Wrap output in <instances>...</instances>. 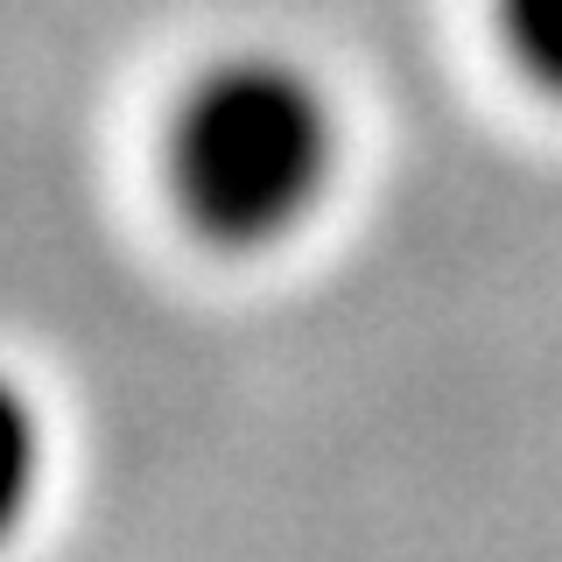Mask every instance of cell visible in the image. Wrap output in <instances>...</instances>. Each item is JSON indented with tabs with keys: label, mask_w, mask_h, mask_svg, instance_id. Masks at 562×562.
I'll list each match as a JSON object with an SVG mask.
<instances>
[{
	"label": "cell",
	"mask_w": 562,
	"mask_h": 562,
	"mask_svg": "<svg viewBox=\"0 0 562 562\" xmlns=\"http://www.w3.org/2000/svg\"><path fill=\"white\" fill-rule=\"evenodd\" d=\"M43 479H49V436H43V415H35L29 386L0 373V549L22 535V520L35 514L43 499Z\"/></svg>",
	"instance_id": "7a4b0ae2"
},
{
	"label": "cell",
	"mask_w": 562,
	"mask_h": 562,
	"mask_svg": "<svg viewBox=\"0 0 562 562\" xmlns=\"http://www.w3.org/2000/svg\"><path fill=\"white\" fill-rule=\"evenodd\" d=\"M514 64L562 99V0H492Z\"/></svg>",
	"instance_id": "3957f363"
},
{
	"label": "cell",
	"mask_w": 562,
	"mask_h": 562,
	"mask_svg": "<svg viewBox=\"0 0 562 562\" xmlns=\"http://www.w3.org/2000/svg\"><path fill=\"white\" fill-rule=\"evenodd\" d=\"M338 169V113L289 57H233L204 70L169 134L183 218L218 246H268L316 211Z\"/></svg>",
	"instance_id": "6da1fadb"
}]
</instances>
